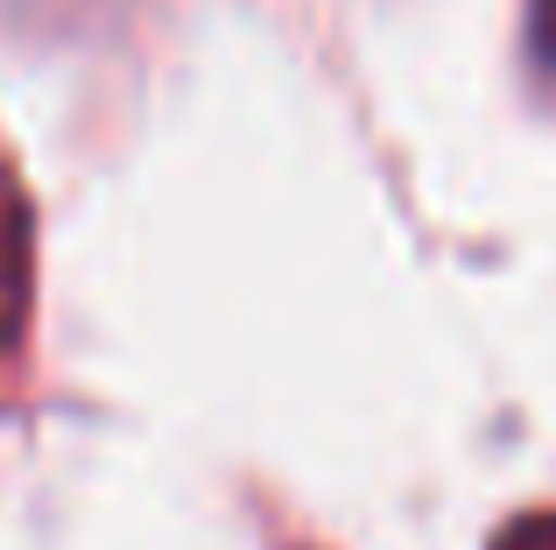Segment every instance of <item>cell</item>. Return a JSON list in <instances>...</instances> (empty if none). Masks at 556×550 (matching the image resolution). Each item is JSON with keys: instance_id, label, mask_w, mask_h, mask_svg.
I'll use <instances>...</instances> for the list:
<instances>
[{"instance_id": "1", "label": "cell", "mask_w": 556, "mask_h": 550, "mask_svg": "<svg viewBox=\"0 0 556 550\" xmlns=\"http://www.w3.org/2000/svg\"><path fill=\"white\" fill-rule=\"evenodd\" d=\"M28 325V205L14 177L0 170V353L22 339Z\"/></svg>"}, {"instance_id": "2", "label": "cell", "mask_w": 556, "mask_h": 550, "mask_svg": "<svg viewBox=\"0 0 556 550\" xmlns=\"http://www.w3.org/2000/svg\"><path fill=\"white\" fill-rule=\"evenodd\" d=\"M501 550H556V515H529L501 537Z\"/></svg>"}, {"instance_id": "3", "label": "cell", "mask_w": 556, "mask_h": 550, "mask_svg": "<svg viewBox=\"0 0 556 550\" xmlns=\"http://www.w3.org/2000/svg\"><path fill=\"white\" fill-rule=\"evenodd\" d=\"M535 50H556V0H535Z\"/></svg>"}]
</instances>
